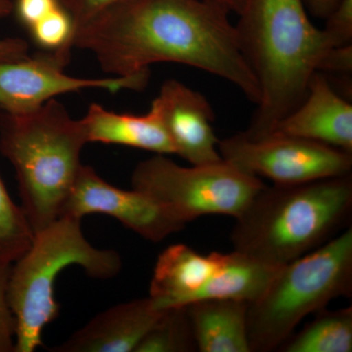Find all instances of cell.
I'll return each mask as SVG.
<instances>
[{"instance_id":"1","label":"cell","mask_w":352,"mask_h":352,"mask_svg":"<svg viewBox=\"0 0 352 352\" xmlns=\"http://www.w3.org/2000/svg\"><path fill=\"white\" fill-rule=\"evenodd\" d=\"M229 11L204 0H129L74 34V47L90 51L115 76L171 62L232 83L258 105V80L241 51Z\"/></svg>"},{"instance_id":"2","label":"cell","mask_w":352,"mask_h":352,"mask_svg":"<svg viewBox=\"0 0 352 352\" xmlns=\"http://www.w3.org/2000/svg\"><path fill=\"white\" fill-rule=\"evenodd\" d=\"M235 25L241 51L261 99L245 138L268 135L303 100L308 83L332 50L303 0H245Z\"/></svg>"},{"instance_id":"3","label":"cell","mask_w":352,"mask_h":352,"mask_svg":"<svg viewBox=\"0 0 352 352\" xmlns=\"http://www.w3.org/2000/svg\"><path fill=\"white\" fill-rule=\"evenodd\" d=\"M352 176L264 187L236 219L234 251L270 265L291 263L351 223Z\"/></svg>"},{"instance_id":"4","label":"cell","mask_w":352,"mask_h":352,"mask_svg":"<svg viewBox=\"0 0 352 352\" xmlns=\"http://www.w3.org/2000/svg\"><path fill=\"white\" fill-rule=\"evenodd\" d=\"M87 143L82 120L56 99L25 115L0 110V152L15 170L21 208L34 233L61 217Z\"/></svg>"},{"instance_id":"5","label":"cell","mask_w":352,"mask_h":352,"mask_svg":"<svg viewBox=\"0 0 352 352\" xmlns=\"http://www.w3.org/2000/svg\"><path fill=\"white\" fill-rule=\"evenodd\" d=\"M78 265L94 279H112L122 270L119 252L94 247L85 239L82 219L62 215L34 233L29 249L11 267L8 302L16 321L15 352L43 346L46 325L59 316L55 279L69 265Z\"/></svg>"},{"instance_id":"6","label":"cell","mask_w":352,"mask_h":352,"mask_svg":"<svg viewBox=\"0 0 352 352\" xmlns=\"http://www.w3.org/2000/svg\"><path fill=\"white\" fill-rule=\"evenodd\" d=\"M352 294V229L278 268L248 309L251 352L277 351L300 321Z\"/></svg>"},{"instance_id":"7","label":"cell","mask_w":352,"mask_h":352,"mask_svg":"<svg viewBox=\"0 0 352 352\" xmlns=\"http://www.w3.org/2000/svg\"><path fill=\"white\" fill-rule=\"evenodd\" d=\"M131 183L132 188L151 197L185 224L204 215L237 219L265 187L261 178L224 160L185 168L164 155L139 163Z\"/></svg>"},{"instance_id":"8","label":"cell","mask_w":352,"mask_h":352,"mask_svg":"<svg viewBox=\"0 0 352 352\" xmlns=\"http://www.w3.org/2000/svg\"><path fill=\"white\" fill-rule=\"evenodd\" d=\"M222 159L274 184H296L351 175L352 154L315 141L271 133L258 139L243 132L219 143Z\"/></svg>"},{"instance_id":"9","label":"cell","mask_w":352,"mask_h":352,"mask_svg":"<svg viewBox=\"0 0 352 352\" xmlns=\"http://www.w3.org/2000/svg\"><path fill=\"white\" fill-rule=\"evenodd\" d=\"M71 50H43L32 56L0 61V110L25 115L38 110L60 94L100 88L110 92L142 90L149 82L150 69L127 76L80 78L67 75Z\"/></svg>"},{"instance_id":"10","label":"cell","mask_w":352,"mask_h":352,"mask_svg":"<svg viewBox=\"0 0 352 352\" xmlns=\"http://www.w3.org/2000/svg\"><path fill=\"white\" fill-rule=\"evenodd\" d=\"M92 214L115 217L133 232L154 243L179 232L186 226L151 197L133 188L131 191L117 188L102 179L91 166L82 164L62 215L82 219Z\"/></svg>"},{"instance_id":"11","label":"cell","mask_w":352,"mask_h":352,"mask_svg":"<svg viewBox=\"0 0 352 352\" xmlns=\"http://www.w3.org/2000/svg\"><path fill=\"white\" fill-rule=\"evenodd\" d=\"M153 103L157 106L175 154L192 166L223 161L208 99L177 80H166Z\"/></svg>"},{"instance_id":"12","label":"cell","mask_w":352,"mask_h":352,"mask_svg":"<svg viewBox=\"0 0 352 352\" xmlns=\"http://www.w3.org/2000/svg\"><path fill=\"white\" fill-rule=\"evenodd\" d=\"M271 133L307 139L352 154V105L333 89L325 74L316 72L302 103Z\"/></svg>"},{"instance_id":"13","label":"cell","mask_w":352,"mask_h":352,"mask_svg":"<svg viewBox=\"0 0 352 352\" xmlns=\"http://www.w3.org/2000/svg\"><path fill=\"white\" fill-rule=\"evenodd\" d=\"M164 310L138 298L104 310L51 352H134Z\"/></svg>"},{"instance_id":"14","label":"cell","mask_w":352,"mask_h":352,"mask_svg":"<svg viewBox=\"0 0 352 352\" xmlns=\"http://www.w3.org/2000/svg\"><path fill=\"white\" fill-rule=\"evenodd\" d=\"M223 258L222 252L199 254L185 244L166 248L155 265L150 296L160 310L186 307L196 302Z\"/></svg>"},{"instance_id":"15","label":"cell","mask_w":352,"mask_h":352,"mask_svg":"<svg viewBox=\"0 0 352 352\" xmlns=\"http://www.w3.org/2000/svg\"><path fill=\"white\" fill-rule=\"evenodd\" d=\"M88 143H104L138 148L157 155L175 154L157 106L152 102L145 115L117 113L92 104L80 119Z\"/></svg>"},{"instance_id":"16","label":"cell","mask_w":352,"mask_h":352,"mask_svg":"<svg viewBox=\"0 0 352 352\" xmlns=\"http://www.w3.org/2000/svg\"><path fill=\"white\" fill-rule=\"evenodd\" d=\"M197 351L251 352L248 337L249 302L204 298L186 305Z\"/></svg>"},{"instance_id":"17","label":"cell","mask_w":352,"mask_h":352,"mask_svg":"<svg viewBox=\"0 0 352 352\" xmlns=\"http://www.w3.org/2000/svg\"><path fill=\"white\" fill-rule=\"evenodd\" d=\"M279 267L237 251L223 254L219 268L197 300L231 298L251 303L263 293Z\"/></svg>"},{"instance_id":"18","label":"cell","mask_w":352,"mask_h":352,"mask_svg":"<svg viewBox=\"0 0 352 352\" xmlns=\"http://www.w3.org/2000/svg\"><path fill=\"white\" fill-rule=\"evenodd\" d=\"M316 317L280 346L284 352L352 351V307L320 310Z\"/></svg>"},{"instance_id":"19","label":"cell","mask_w":352,"mask_h":352,"mask_svg":"<svg viewBox=\"0 0 352 352\" xmlns=\"http://www.w3.org/2000/svg\"><path fill=\"white\" fill-rule=\"evenodd\" d=\"M197 344L186 307L164 310L134 352L196 351Z\"/></svg>"},{"instance_id":"20","label":"cell","mask_w":352,"mask_h":352,"mask_svg":"<svg viewBox=\"0 0 352 352\" xmlns=\"http://www.w3.org/2000/svg\"><path fill=\"white\" fill-rule=\"evenodd\" d=\"M34 233L0 176V263L12 264L32 245Z\"/></svg>"},{"instance_id":"21","label":"cell","mask_w":352,"mask_h":352,"mask_svg":"<svg viewBox=\"0 0 352 352\" xmlns=\"http://www.w3.org/2000/svg\"><path fill=\"white\" fill-rule=\"evenodd\" d=\"M28 30L41 50L72 51L74 47L75 25L62 4Z\"/></svg>"},{"instance_id":"22","label":"cell","mask_w":352,"mask_h":352,"mask_svg":"<svg viewBox=\"0 0 352 352\" xmlns=\"http://www.w3.org/2000/svg\"><path fill=\"white\" fill-rule=\"evenodd\" d=\"M11 267L0 263V352H15L16 321L8 302Z\"/></svg>"},{"instance_id":"23","label":"cell","mask_w":352,"mask_h":352,"mask_svg":"<svg viewBox=\"0 0 352 352\" xmlns=\"http://www.w3.org/2000/svg\"><path fill=\"white\" fill-rule=\"evenodd\" d=\"M75 25V32L129 0H59Z\"/></svg>"},{"instance_id":"24","label":"cell","mask_w":352,"mask_h":352,"mask_svg":"<svg viewBox=\"0 0 352 352\" xmlns=\"http://www.w3.org/2000/svg\"><path fill=\"white\" fill-rule=\"evenodd\" d=\"M323 29L333 47L352 43V0H340Z\"/></svg>"},{"instance_id":"25","label":"cell","mask_w":352,"mask_h":352,"mask_svg":"<svg viewBox=\"0 0 352 352\" xmlns=\"http://www.w3.org/2000/svg\"><path fill=\"white\" fill-rule=\"evenodd\" d=\"M61 6L59 0H15L13 11L27 29Z\"/></svg>"},{"instance_id":"26","label":"cell","mask_w":352,"mask_h":352,"mask_svg":"<svg viewBox=\"0 0 352 352\" xmlns=\"http://www.w3.org/2000/svg\"><path fill=\"white\" fill-rule=\"evenodd\" d=\"M13 0H0V20L13 12ZM29 55V44L20 38H0V61H13Z\"/></svg>"},{"instance_id":"27","label":"cell","mask_w":352,"mask_h":352,"mask_svg":"<svg viewBox=\"0 0 352 352\" xmlns=\"http://www.w3.org/2000/svg\"><path fill=\"white\" fill-rule=\"evenodd\" d=\"M320 73L351 75L352 72V45L338 46L329 50L320 65Z\"/></svg>"},{"instance_id":"28","label":"cell","mask_w":352,"mask_h":352,"mask_svg":"<svg viewBox=\"0 0 352 352\" xmlns=\"http://www.w3.org/2000/svg\"><path fill=\"white\" fill-rule=\"evenodd\" d=\"M340 0H303L308 12L319 19H326Z\"/></svg>"},{"instance_id":"29","label":"cell","mask_w":352,"mask_h":352,"mask_svg":"<svg viewBox=\"0 0 352 352\" xmlns=\"http://www.w3.org/2000/svg\"><path fill=\"white\" fill-rule=\"evenodd\" d=\"M204 1L217 4L226 8L229 12H234L238 15L244 7L245 0H204Z\"/></svg>"}]
</instances>
